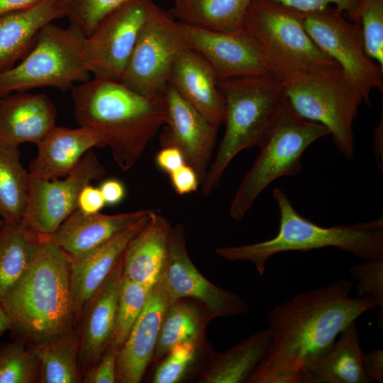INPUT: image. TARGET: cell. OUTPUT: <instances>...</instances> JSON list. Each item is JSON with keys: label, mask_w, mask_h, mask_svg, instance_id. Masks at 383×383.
Instances as JSON below:
<instances>
[{"label": "cell", "mask_w": 383, "mask_h": 383, "mask_svg": "<svg viewBox=\"0 0 383 383\" xmlns=\"http://www.w3.org/2000/svg\"><path fill=\"white\" fill-rule=\"evenodd\" d=\"M344 279L301 292L267 314L272 339L267 353L248 383H300L303 371L331 348L340 331L367 311L370 297L350 296Z\"/></svg>", "instance_id": "cell-1"}, {"label": "cell", "mask_w": 383, "mask_h": 383, "mask_svg": "<svg viewBox=\"0 0 383 383\" xmlns=\"http://www.w3.org/2000/svg\"><path fill=\"white\" fill-rule=\"evenodd\" d=\"M79 126L95 131L121 170L133 167L165 125V94L146 96L121 82L94 78L72 89Z\"/></svg>", "instance_id": "cell-2"}, {"label": "cell", "mask_w": 383, "mask_h": 383, "mask_svg": "<svg viewBox=\"0 0 383 383\" xmlns=\"http://www.w3.org/2000/svg\"><path fill=\"white\" fill-rule=\"evenodd\" d=\"M71 261L49 238L42 239L28 270L0 301L13 338L38 348L77 324Z\"/></svg>", "instance_id": "cell-3"}, {"label": "cell", "mask_w": 383, "mask_h": 383, "mask_svg": "<svg viewBox=\"0 0 383 383\" xmlns=\"http://www.w3.org/2000/svg\"><path fill=\"white\" fill-rule=\"evenodd\" d=\"M279 210V227L272 238L256 243L218 248L216 252L229 261H248L262 275L268 259L286 251H308L334 247L364 260L383 259L382 218L354 225L322 227L299 215L285 192L273 190Z\"/></svg>", "instance_id": "cell-4"}, {"label": "cell", "mask_w": 383, "mask_h": 383, "mask_svg": "<svg viewBox=\"0 0 383 383\" xmlns=\"http://www.w3.org/2000/svg\"><path fill=\"white\" fill-rule=\"evenodd\" d=\"M218 87L226 105V130L201 182L204 196L218 186L240 151L261 145L287 99L283 82L270 73L218 80Z\"/></svg>", "instance_id": "cell-5"}, {"label": "cell", "mask_w": 383, "mask_h": 383, "mask_svg": "<svg viewBox=\"0 0 383 383\" xmlns=\"http://www.w3.org/2000/svg\"><path fill=\"white\" fill-rule=\"evenodd\" d=\"M243 30L267 70L282 82L297 74H320L340 68L306 32L301 12L274 0H252Z\"/></svg>", "instance_id": "cell-6"}, {"label": "cell", "mask_w": 383, "mask_h": 383, "mask_svg": "<svg viewBox=\"0 0 383 383\" xmlns=\"http://www.w3.org/2000/svg\"><path fill=\"white\" fill-rule=\"evenodd\" d=\"M328 135L330 131L326 127L301 117L287 98L259 146L260 152L252 167L239 184L229 208L230 217L234 221L241 220L272 182L298 174L304 150Z\"/></svg>", "instance_id": "cell-7"}, {"label": "cell", "mask_w": 383, "mask_h": 383, "mask_svg": "<svg viewBox=\"0 0 383 383\" xmlns=\"http://www.w3.org/2000/svg\"><path fill=\"white\" fill-rule=\"evenodd\" d=\"M87 35L77 25L52 23L38 32L30 52L16 66L0 71V97L45 87L63 91L89 80L83 57Z\"/></svg>", "instance_id": "cell-8"}, {"label": "cell", "mask_w": 383, "mask_h": 383, "mask_svg": "<svg viewBox=\"0 0 383 383\" xmlns=\"http://www.w3.org/2000/svg\"><path fill=\"white\" fill-rule=\"evenodd\" d=\"M286 96L301 117L330 131L339 152L354 154L353 123L363 101L340 68L320 74H297L283 82Z\"/></svg>", "instance_id": "cell-9"}, {"label": "cell", "mask_w": 383, "mask_h": 383, "mask_svg": "<svg viewBox=\"0 0 383 383\" xmlns=\"http://www.w3.org/2000/svg\"><path fill=\"white\" fill-rule=\"evenodd\" d=\"M335 6L301 12V23L316 46L336 62L370 105L373 89L383 91V67L365 52L360 25Z\"/></svg>", "instance_id": "cell-10"}, {"label": "cell", "mask_w": 383, "mask_h": 383, "mask_svg": "<svg viewBox=\"0 0 383 383\" xmlns=\"http://www.w3.org/2000/svg\"><path fill=\"white\" fill-rule=\"evenodd\" d=\"M189 48L182 23L154 3L120 82L141 95L162 96L175 58Z\"/></svg>", "instance_id": "cell-11"}, {"label": "cell", "mask_w": 383, "mask_h": 383, "mask_svg": "<svg viewBox=\"0 0 383 383\" xmlns=\"http://www.w3.org/2000/svg\"><path fill=\"white\" fill-rule=\"evenodd\" d=\"M154 0H125L86 38L83 57L94 78L120 82Z\"/></svg>", "instance_id": "cell-12"}, {"label": "cell", "mask_w": 383, "mask_h": 383, "mask_svg": "<svg viewBox=\"0 0 383 383\" xmlns=\"http://www.w3.org/2000/svg\"><path fill=\"white\" fill-rule=\"evenodd\" d=\"M106 170L89 150L62 180L30 177L28 196L21 223L41 239L48 238L77 208L82 188L101 179Z\"/></svg>", "instance_id": "cell-13"}, {"label": "cell", "mask_w": 383, "mask_h": 383, "mask_svg": "<svg viewBox=\"0 0 383 383\" xmlns=\"http://www.w3.org/2000/svg\"><path fill=\"white\" fill-rule=\"evenodd\" d=\"M172 302L192 298L202 303L213 318L245 313L248 304L236 293L209 282L189 258L182 224L172 227L167 262L161 276Z\"/></svg>", "instance_id": "cell-14"}, {"label": "cell", "mask_w": 383, "mask_h": 383, "mask_svg": "<svg viewBox=\"0 0 383 383\" xmlns=\"http://www.w3.org/2000/svg\"><path fill=\"white\" fill-rule=\"evenodd\" d=\"M165 96L167 116L160 136L162 147L174 146L182 153L201 182L210 165L219 125L187 101L170 84Z\"/></svg>", "instance_id": "cell-15"}, {"label": "cell", "mask_w": 383, "mask_h": 383, "mask_svg": "<svg viewBox=\"0 0 383 383\" xmlns=\"http://www.w3.org/2000/svg\"><path fill=\"white\" fill-rule=\"evenodd\" d=\"M182 25L189 47L210 64L218 80L270 73L243 28L228 33Z\"/></svg>", "instance_id": "cell-16"}, {"label": "cell", "mask_w": 383, "mask_h": 383, "mask_svg": "<svg viewBox=\"0 0 383 383\" xmlns=\"http://www.w3.org/2000/svg\"><path fill=\"white\" fill-rule=\"evenodd\" d=\"M123 255L99 288L84 305L77 323L79 365L82 373L95 365L112 343Z\"/></svg>", "instance_id": "cell-17"}, {"label": "cell", "mask_w": 383, "mask_h": 383, "mask_svg": "<svg viewBox=\"0 0 383 383\" xmlns=\"http://www.w3.org/2000/svg\"><path fill=\"white\" fill-rule=\"evenodd\" d=\"M171 303L160 277L152 288L143 311L118 352L116 382H141L152 362L164 314Z\"/></svg>", "instance_id": "cell-18"}, {"label": "cell", "mask_w": 383, "mask_h": 383, "mask_svg": "<svg viewBox=\"0 0 383 383\" xmlns=\"http://www.w3.org/2000/svg\"><path fill=\"white\" fill-rule=\"evenodd\" d=\"M142 209L114 215L85 213L77 208L48 238L71 259L82 257L113 239L152 212Z\"/></svg>", "instance_id": "cell-19"}, {"label": "cell", "mask_w": 383, "mask_h": 383, "mask_svg": "<svg viewBox=\"0 0 383 383\" xmlns=\"http://www.w3.org/2000/svg\"><path fill=\"white\" fill-rule=\"evenodd\" d=\"M57 110L45 94L17 92L0 97V145H37L55 126Z\"/></svg>", "instance_id": "cell-20"}, {"label": "cell", "mask_w": 383, "mask_h": 383, "mask_svg": "<svg viewBox=\"0 0 383 383\" xmlns=\"http://www.w3.org/2000/svg\"><path fill=\"white\" fill-rule=\"evenodd\" d=\"M192 106L213 123L226 120V105L218 78L210 64L189 48L175 58L169 82Z\"/></svg>", "instance_id": "cell-21"}, {"label": "cell", "mask_w": 383, "mask_h": 383, "mask_svg": "<svg viewBox=\"0 0 383 383\" xmlns=\"http://www.w3.org/2000/svg\"><path fill=\"white\" fill-rule=\"evenodd\" d=\"M38 153L29 166L30 177L53 180L67 175L85 153L103 148L102 138L90 128L55 126L36 145Z\"/></svg>", "instance_id": "cell-22"}, {"label": "cell", "mask_w": 383, "mask_h": 383, "mask_svg": "<svg viewBox=\"0 0 383 383\" xmlns=\"http://www.w3.org/2000/svg\"><path fill=\"white\" fill-rule=\"evenodd\" d=\"M271 339L268 327L224 352H215L207 345L192 375L201 383L246 382L267 353Z\"/></svg>", "instance_id": "cell-23"}, {"label": "cell", "mask_w": 383, "mask_h": 383, "mask_svg": "<svg viewBox=\"0 0 383 383\" xmlns=\"http://www.w3.org/2000/svg\"><path fill=\"white\" fill-rule=\"evenodd\" d=\"M171 228L168 220L154 210L125 250L123 276L152 289L160 279L167 262Z\"/></svg>", "instance_id": "cell-24"}, {"label": "cell", "mask_w": 383, "mask_h": 383, "mask_svg": "<svg viewBox=\"0 0 383 383\" xmlns=\"http://www.w3.org/2000/svg\"><path fill=\"white\" fill-rule=\"evenodd\" d=\"M152 213L108 243L82 257L72 259L70 287L79 318L84 305L106 280Z\"/></svg>", "instance_id": "cell-25"}, {"label": "cell", "mask_w": 383, "mask_h": 383, "mask_svg": "<svg viewBox=\"0 0 383 383\" xmlns=\"http://www.w3.org/2000/svg\"><path fill=\"white\" fill-rule=\"evenodd\" d=\"M65 16L57 0H43L33 7L0 15V71L30 52L45 25Z\"/></svg>", "instance_id": "cell-26"}, {"label": "cell", "mask_w": 383, "mask_h": 383, "mask_svg": "<svg viewBox=\"0 0 383 383\" xmlns=\"http://www.w3.org/2000/svg\"><path fill=\"white\" fill-rule=\"evenodd\" d=\"M331 348L301 373L300 383H370L355 321L344 328Z\"/></svg>", "instance_id": "cell-27"}, {"label": "cell", "mask_w": 383, "mask_h": 383, "mask_svg": "<svg viewBox=\"0 0 383 383\" xmlns=\"http://www.w3.org/2000/svg\"><path fill=\"white\" fill-rule=\"evenodd\" d=\"M213 319L208 309L192 298H180L167 308L152 363L156 365L175 345L187 342L205 343V331Z\"/></svg>", "instance_id": "cell-28"}, {"label": "cell", "mask_w": 383, "mask_h": 383, "mask_svg": "<svg viewBox=\"0 0 383 383\" xmlns=\"http://www.w3.org/2000/svg\"><path fill=\"white\" fill-rule=\"evenodd\" d=\"M252 0H174L170 13L179 22L206 30L232 33L243 28Z\"/></svg>", "instance_id": "cell-29"}, {"label": "cell", "mask_w": 383, "mask_h": 383, "mask_svg": "<svg viewBox=\"0 0 383 383\" xmlns=\"http://www.w3.org/2000/svg\"><path fill=\"white\" fill-rule=\"evenodd\" d=\"M41 240L21 222L3 221L0 226V301L28 270Z\"/></svg>", "instance_id": "cell-30"}, {"label": "cell", "mask_w": 383, "mask_h": 383, "mask_svg": "<svg viewBox=\"0 0 383 383\" xmlns=\"http://www.w3.org/2000/svg\"><path fill=\"white\" fill-rule=\"evenodd\" d=\"M30 175L22 166L18 148L0 145V216L21 222L27 204Z\"/></svg>", "instance_id": "cell-31"}, {"label": "cell", "mask_w": 383, "mask_h": 383, "mask_svg": "<svg viewBox=\"0 0 383 383\" xmlns=\"http://www.w3.org/2000/svg\"><path fill=\"white\" fill-rule=\"evenodd\" d=\"M38 348L42 365L41 382H83L79 365V333L77 324Z\"/></svg>", "instance_id": "cell-32"}, {"label": "cell", "mask_w": 383, "mask_h": 383, "mask_svg": "<svg viewBox=\"0 0 383 383\" xmlns=\"http://www.w3.org/2000/svg\"><path fill=\"white\" fill-rule=\"evenodd\" d=\"M42 365L38 348L21 338L0 345V383H39Z\"/></svg>", "instance_id": "cell-33"}, {"label": "cell", "mask_w": 383, "mask_h": 383, "mask_svg": "<svg viewBox=\"0 0 383 383\" xmlns=\"http://www.w3.org/2000/svg\"><path fill=\"white\" fill-rule=\"evenodd\" d=\"M152 289L123 276L118 297L112 344L119 350L143 311Z\"/></svg>", "instance_id": "cell-34"}, {"label": "cell", "mask_w": 383, "mask_h": 383, "mask_svg": "<svg viewBox=\"0 0 383 383\" xmlns=\"http://www.w3.org/2000/svg\"><path fill=\"white\" fill-rule=\"evenodd\" d=\"M207 344L187 342L173 347L156 365L150 382L179 383L197 367Z\"/></svg>", "instance_id": "cell-35"}, {"label": "cell", "mask_w": 383, "mask_h": 383, "mask_svg": "<svg viewBox=\"0 0 383 383\" xmlns=\"http://www.w3.org/2000/svg\"><path fill=\"white\" fill-rule=\"evenodd\" d=\"M353 21L360 26L367 55L383 67V0H360Z\"/></svg>", "instance_id": "cell-36"}, {"label": "cell", "mask_w": 383, "mask_h": 383, "mask_svg": "<svg viewBox=\"0 0 383 383\" xmlns=\"http://www.w3.org/2000/svg\"><path fill=\"white\" fill-rule=\"evenodd\" d=\"M125 0H57L70 23L89 36L101 18Z\"/></svg>", "instance_id": "cell-37"}, {"label": "cell", "mask_w": 383, "mask_h": 383, "mask_svg": "<svg viewBox=\"0 0 383 383\" xmlns=\"http://www.w3.org/2000/svg\"><path fill=\"white\" fill-rule=\"evenodd\" d=\"M350 274L357 282V294L370 297L378 305L377 321L379 328L383 325V259L365 260L350 268Z\"/></svg>", "instance_id": "cell-38"}, {"label": "cell", "mask_w": 383, "mask_h": 383, "mask_svg": "<svg viewBox=\"0 0 383 383\" xmlns=\"http://www.w3.org/2000/svg\"><path fill=\"white\" fill-rule=\"evenodd\" d=\"M118 350L112 343L106 348L101 359L82 373L84 383L116 382V360Z\"/></svg>", "instance_id": "cell-39"}, {"label": "cell", "mask_w": 383, "mask_h": 383, "mask_svg": "<svg viewBox=\"0 0 383 383\" xmlns=\"http://www.w3.org/2000/svg\"><path fill=\"white\" fill-rule=\"evenodd\" d=\"M300 12H309L335 6L346 13L353 21L360 0H274Z\"/></svg>", "instance_id": "cell-40"}, {"label": "cell", "mask_w": 383, "mask_h": 383, "mask_svg": "<svg viewBox=\"0 0 383 383\" xmlns=\"http://www.w3.org/2000/svg\"><path fill=\"white\" fill-rule=\"evenodd\" d=\"M175 192L184 195L195 192L200 181L194 170L187 163L169 174Z\"/></svg>", "instance_id": "cell-41"}, {"label": "cell", "mask_w": 383, "mask_h": 383, "mask_svg": "<svg viewBox=\"0 0 383 383\" xmlns=\"http://www.w3.org/2000/svg\"><path fill=\"white\" fill-rule=\"evenodd\" d=\"M105 205L99 188L88 184L79 192L77 199V209L83 213H99Z\"/></svg>", "instance_id": "cell-42"}, {"label": "cell", "mask_w": 383, "mask_h": 383, "mask_svg": "<svg viewBox=\"0 0 383 383\" xmlns=\"http://www.w3.org/2000/svg\"><path fill=\"white\" fill-rule=\"evenodd\" d=\"M364 371L371 382H383V350L373 349L369 353L362 352Z\"/></svg>", "instance_id": "cell-43"}, {"label": "cell", "mask_w": 383, "mask_h": 383, "mask_svg": "<svg viewBox=\"0 0 383 383\" xmlns=\"http://www.w3.org/2000/svg\"><path fill=\"white\" fill-rule=\"evenodd\" d=\"M157 166L168 174L185 164L182 152L176 147H162L156 156Z\"/></svg>", "instance_id": "cell-44"}, {"label": "cell", "mask_w": 383, "mask_h": 383, "mask_svg": "<svg viewBox=\"0 0 383 383\" xmlns=\"http://www.w3.org/2000/svg\"><path fill=\"white\" fill-rule=\"evenodd\" d=\"M106 205H116L124 198L126 189L124 185L118 179H109L103 182L99 187Z\"/></svg>", "instance_id": "cell-45"}, {"label": "cell", "mask_w": 383, "mask_h": 383, "mask_svg": "<svg viewBox=\"0 0 383 383\" xmlns=\"http://www.w3.org/2000/svg\"><path fill=\"white\" fill-rule=\"evenodd\" d=\"M43 0H0V15L33 7Z\"/></svg>", "instance_id": "cell-46"}, {"label": "cell", "mask_w": 383, "mask_h": 383, "mask_svg": "<svg viewBox=\"0 0 383 383\" xmlns=\"http://www.w3.org/2000/svg\"><path fill=\"white\" fill-rule=\"evenodd\" d=\"M383 121L382 117L381 121L376 127L374 132L373 148L376 156V160L379 168L382 170L383 168Z\"/></svg>", "instance_id": "cell-47"}, {"label": "cell", "mask_w": 383, "mask_h": 383, "mask_svg": "<svg viewBox=\"0 0 383 383\" xmlns=\"http://www.w3.org/2000/svg\"><path fill=\"white\" fill-rule=\"evenodd\" d=\"M10 329V322L9 318L0 305V334L9 331Z\"/></svg>", "instance_id": "cell-48"}, {"label": "cell", "mask_w": 383, "mask_h": 383, "mask_svg": "<svg viewBox=\"0 0 383 383\" xmlns=\"http://www.w3.org/2000/svg\"><path fill=\"white\" fill-rule=\"evenodd\" d=\"M3 223V220L0 221V226L2 225Z\"/></svg>", "instance_id": "cell-49"}]
</instances>
